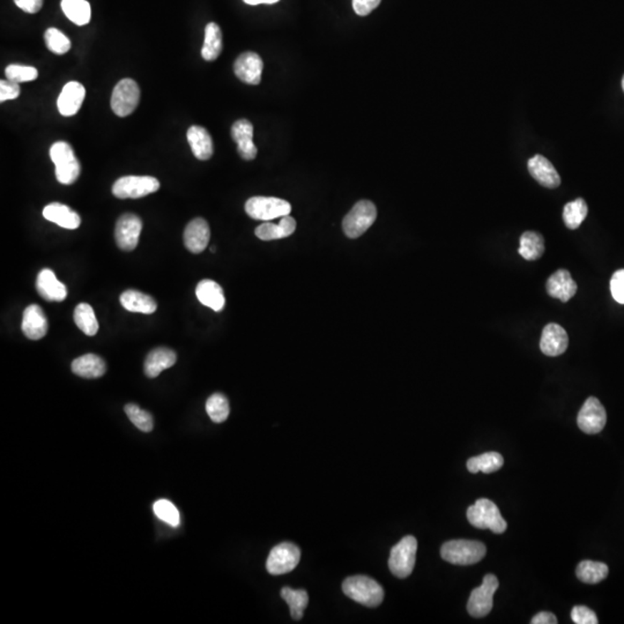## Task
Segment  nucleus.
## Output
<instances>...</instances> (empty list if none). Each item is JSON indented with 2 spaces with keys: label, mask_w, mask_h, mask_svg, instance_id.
Masks as SVG:
<instances>
[{
  "label": "nucleus",
  "mask_w": 624,
  "mask_h": 624,
  "mask_svg": "<svg viewBox=\"0 0 624 624\" xmlns=\"http://www.w3.org/2000/svg\"><path fill=\"white\" fill-rule=\"evenodd\" d=\"M264 63L256 52L246 51L237 58L233 64V72L241 81L248 85H259Z\"/></svg>",
  "instance_id": "obj_14"
},
{
  "label": "nucleus",
  "mask_w": 624,
  "mask_h": 624,
  "mask_svg": "<svg viewBox=\"0 0 624 624\" xmlns=\"http://www.w3.org/2000/svg\"><path fill=\"white\" fill-rule=\"evenodd\" d=\"M296 229V221L291 216H282L279 223L265 222L256 229V236L261 241L280 240L291 236Z\"/></svg>",
  "instance_id": "obj_27"
},
{
  "label": "nucleus",
  "mask_w": 624,
  "mask_h": 624,
  "mask_svg": "<svg viewBox=\"0 0 624 624\" xmlns=\"http://www.w3.org/2000/svg\"><path fill=\"white\" fill-rule=\"evenodd\" d=\"M44 40H46L49 50L56 55H64L67 51H70L71 46H72L70 39L56 28L46 29V34H44Z\"/></svg>",
  "instance_id": "obj_40"
},
{
  "label": "nucleus",
  "mask_w": 624,
  "mask_h": 624,
  "mask_svg": "<svg viewBox=\"0 0 624 624\" xmlns=\"http://www.w3.org/2000/svg\"><path fill=\"white\" fill-rule=\"evenodd\" d=\"M160 182L152 176H124L112 185V193L119 199H138L154 193Z\"/></svg>",
  "instance_id": "obj_7"
},
{
  "label": "nucleus",
  "mask_w": 624,
  "mask_h": 624,
  "mask_svg": "<svg viewBox=\"0 0 624 624\" xmlns=\"http://www.w3.org/2000/svg\"><path fill=\"white\" fill-rule=\"evenodd\" d=\"M14 3L19 9L31 14L39 12L43 6V0H14Z\"/></svg>",
  "instance_id": "obj_47"
},
{
  "label": "nucleus",
  "mask_w": 624,
  "mask_h": 624,
  "mask_svg": "<svg viewBox=\"0 0 624 624\" xmlns=\"http://www.w3.org/2000/svg\"><path fill=\"white\" fill-rule=\"evenodd\" d=\"M61 9L78 26H85L91 21V5L86 0H61Z\"/></svg>",
  "instance_id": "obj_34"
},
{
  "label": "nucleus",
  "mask_w": 624,
  "mask_h": 624,
  "mask_svg": "<svg viewBox=\"0 0 624 624\" xmlns=\"http://www.w3.org/2000/svg\"><path fill=\"white\" fill-rule=\"evenodd\" d=\"M609 569L603 562L594 560H582L576 569V575L579 580L586 584H598L603 582L608 576Z\"/></svg>",
  "instance_id": "obj_32"
},
{
  "label": "nucleus",
  "mask_w": 624,
  "mask_h": 624,
  "mask_svg": "<svg viewBox=\"0 0 624 624\" xmlns=\"http://www.w3.org/2000/svg\"><path fill=\"white\" fill-rule=\"evenodd\" d=\"M5 74H6L7 79L16 82V84L34 81L39 76V72L35 67L16 64L9 65L5 70Z\"/></svg>",
  "instance_id": "obj_42"
},
{
  "label": "nucleus",
  "mask_w": 624,
  "mask_h": 624,
  "mask_svg": "<svg viewBox=\"0 0 624 624\" xmlns=\"http://www.w3.org/2000/svg\"><path fill=\"white\" fill-rule=\"evenodd\" d=\"M124 411L128 414L131 422L136 426L138 429L144 431V433H149L154 428V420L151 413L144 409L140 408L136 403H128L124 407Z\"/></svg>",
  "instance_id": "obj_39"
},
{
  "label": "nucleus",
  "mask_w": 624,
  "mask_h": 624,
  "mask_svg": "<svg viewBox=\"0 0 624 624\" xmlns=\"http://www.w3.org/2000/svg\"><path fill=\"white\" fill-rule=\"evenodd\" d=\"M36 289L40 296L48 302H61L67 296V289L64 283L58 281L54 271L49 268H44L39 273Z\"/></svg>",
  "instance_id": "obj_22"
},
{
  "label": "nucleus",
  "mask_w": 624,
  "mask_h": 624,
  "mask_svg": "<svg viewBox=\"0 0 624 624\" xmlns=\"http://www.w3.org/2000/svg\"><path fill=\"white\" fill-rule=\"evenodd\" d=\"M610 291L618 303L624 304V270L614 273L610 280Z\"/></svg>",
  "instance_id": "obj_44"
},
{
  "label": "nucleus",
  "mask_w": 624,
  "mask_h": 624,
  "mask_svg": "<svg viewBox=\"0 0 624 624\" xmlns=\"http://www.w3.org/2000/svg\"><path fill=\"white\" fill-rule=\"evenodd\" d=\"M72 371L82 378H100L106 373V362L97 355L86 354L73 361Z\"/></svg>",
  "instance_id": "obj_28"
},
{
  "label": "nucleus",
  "mask_w": 624,
  "mask_h": 624,
  "mask_svg": "<svg viewBox=\"0 0 624 624\" xmlns=\"http://www.w3.org/2000/svg\"><path fill=\"white\" fill-rule=\"evenodd\" d=\"M188 141L191 147L192 153L198 160L206 161L212 158L213 152V140L208 131L199 125H193L188 129Z\"/></svg>",
  "instance_id": "obj_25"
},
{
  "label": "nucleus",
  "mask_w": 624,
  "mask_h": 624,
  "mask_svg": "<svg viewBox=\"0 0 624 624\" xmlns=\"http://www.w3.org/2000/svg\"><path fill=\"white\" fill-rule=\"evenodd\" d=\"M231 136L237 144V152L241 158L251 161L257 156V147L253 144V125L248 119H241L233 123Z\"/></svg>",
  "instance_id": "obj_16"
},
{
  "label": "nucleus",
  "mask_w": 624,
  "mask_h": 624,
  "mask_svg": "<svg viewBox=\"0 0 624 624\" xmlns=\"http://www.w3.org/2000/svg\"><path fill=\"white\" fill-rule=\"evenodd\" d=\"M143 221L136 214L126 213L116 223L115 238L117 246L123 251H132L139 243Z\"/></svg>",
  "instance_id": "obj_13"
},
{
  "label": "nucleus",
  "mask_w": 624,
  "mask_h": 624,
  "mask_svg": "<svg viewBox=\"0 0 624 624\" xmlns=\"http://www.w3.org/2000/svg\"><path fill=\"white\" fill-rule=\"evenodd\" d=\"M485 545L474 540H451L444 543L441 549L443 560L456 565L478 563L485 558Z\"/></svg>",
  "instance_id": "obj_2"
},
{
  "label": "nucleus",
  "mask_w": 624,
  "mask_h": 624,
  "mask_svg": "<svg viewBox=\"0 0 624 624\" xmlns=\"http://www.w3.org/2000/svg\"><path fill=\"white\" fill-rule=\"evenodd\" d=\"M343 591L352 600L367 607H377L384 599V588L368 576L348 577L343 583Z\"/></svg>",
  "instance_id": "obj_1"
},
{
  "label": "nucleus",
  "mask_w": 624,
  "mask_h": 624,
  "mask_svg": "<svg viewBox=\"0 0 624 624\" xmlns=\"http://www.w3.org/2000/svg\"><path fill=\"white\" fill-rule=\"evenodd\" d=\"M377 208L369 201H361L355 203L352 211L345 216L343 221V231L349 238H358L376 221Z\"/></svg>",
  "instance_id": "obj_6"
},
{
  "label": "nucleus",
  "mask_w": 624,
  "mask_h": 624,
  "mask_svg": "<svg viewBox=\"0 0 624 624\" xmlns=\"http://www.w3.org/2000/svg\"><path fill=\"white\" fill-rule=\"evenodd\" d=\"M43 216L48 221L58 224L65 229H76L81 224V218L78 213L64 203H52L43 209Z\"/></svg>",
  "instance_id": "obj_23"
},
{
  "label": "nucleus",
  "mask_w": 624,
  "mask_h": 624,
  "mask_svg": "<svg viewBox=\"0 0 624 624\" xmlns=\"http://www.w3.org/2000/svg\"><path fill=\"white\" fill-rule=\"evenodd\" d=\"M382 0H353V9L358 16H367L379 6Z\"/></svg>",
  "instance_id": "obj_46"
},
{
  "label": "nucleus",
  "mask_w": 624,
  "mask_h": 624,
  "mask_svg": "<svg viewBox=\"0 0 624 624\" xmlns=\"http://www.w3.org/2000/svg\"><path fill=\"white\" fill-rule=\"evenodd\" d=\"M211 251H212L213 253H214V252H216V246H212V248H211Z\"/></svg>",
  "instance_id": "obj_50"
},
{
  "label": "nucleus",
  "mask_w": 624,
  "mask_h": 624,
  "mask_svg": "<svg viewBox=\"0 0 624 624\" xmlns=\"http://www.w3.org/2000/svg\"><path fill=\"white\" fill-rule=\"evenodd\" d=\"M288 201L274 197H252L246 201V212L255 220L270 221L291 214Z\"/></svg>",
  "instance_id": "obj_8"
},
{
  "label": "nucleus",
  "mask_w": 624,
  "mask_h": 624,
  "mask_svg": "<svg viewBox=\"0 0 624 624\" xmlns=\"http://www.w3.org/2000/svg\"><path fill=\"white\" fill-rule=\"evenodd\" d=\"M211 231L206 220L193 218L188 222L184 231V244L192 253H201L208 246Z\"/></svg>",
  "instance_id": "obj_20"
},
{
  "label": "nucleus",
  "mask_w": 624,
  "mask_h": 624,
  "mask_svg": "<svg viewBox=\"0 0 624 624\" xmlns=\"http://www.w3.org/2000/svg\"><path fill=\"white\" fill-rule=\"evenodd\" d=\"M549 296L567 303L577 293V283L567 270H558L549 276L545 283Z\"/></svg>",
  "instance_id": "obj_19"
},
{
  "label": "nucleus",
  "mask_w": 624,
  "mask_h": 624,
  "mask_svg": "<svg viewBox=\"0 0 624 624\" xmlns=\"http://www.w3.org/2000/svg\"><path fill=\"white\" fill-rule=\"evenodd\" d=\"M500 586L498 579L494 575H485L481 586L474 588L467 603V610L473 618H485L493 609V598Z\"/></svg>",
  "instance_id": "obj_9"
},
{
  "label": "nucleus",
  "mask_w": 624,
  "mask_h": 624,
  "mask_svg": "<svg viewBox=\"0 0 624 624\" xmlns=\"http://www.w3.org/2000/svg\"><path fill=\"white\" fill-rule=\"evenodd\" d=\"M21 328L28 339L40 340L46 336L49 328L48 319L40 306L31 304L26 308Z\"/></svg>",
  "instance_id": "obj_17"
},
{
  "label": "nucleus",
  "mask_w": 624,
  "mask_h": 624,
  "mask_svg": "<svg viewBox=\"0 0 624 624\" xmlns=\"http://www.w3.org/2000/svg\"><path fill=\"white\" fill-rule=\"evenodd\" d=\"M301 560V550L296 545L291 543H280L271 550L267 558V571L271 575H285L291 573Z\"/></svg>",
  "instance_id": "obj_11"
},
{
  "label": "nucleus",
  "mask_w": 624,
  "mask_h": 624,
  "mask_svg": "<svg viewBox=\"0 0 624 624\" xmlns=\"http://www.w3.org/2000/svg\"><path fill=\"white\" fill-rule=\"evenodd\" d=\"M622 89H623V91H624V76H623V79H622Z\"/></svg>",
  "instance_id": "obj_51"
},
{
  "label": "nucleus",
  "mask_w": 624,
  "mask_h": 624,
  "mask_svg": "<svg viewBox=\"0 0 624 624\" xmlns=\"http://www.w3.org/2000/svg\"><path fill=\"white\" fill-rule=\"evenodd\" d=\"M222 51V31L216 22H209L205 28V41L201 56L207 61H216Z\"/></svg>",
  "instance_id": "obj_31"
},
{
  "label": "nucleus",
  "mask_w": 624,
  "mask_h": 624,
  "mask_svg": "<svg viewBox=\"0 0 624 624\" xmlns=\"http://www.w3.org/2000/svg\"><path fill=\"white\" fill-rule=\"evenodd\" d=\"M20 86L16 82L11 80H1L0 81V101L5 102L9 100H16L20 95Z\"/></svg>",
  "instance_id": "obj_45"
},
{
  "label": "nucleus",
  "mask_w": 624,
  "mask_h": 624,
  "mask_svg": "<svg viewBox=\"0 0 624 624\" xmlns=\"http://www.w3.org/2000/svg\"><path fill=\"white\" fill-rule=\"evenodd\" d=\"M571 618L576 624H597L599 622L595 613L585 606L573 607Z\"/></svg>",
  "instance_id": "obj_43"
},
{
  "label": "nucleus",
  "mask_w": 624,
  "mask_h": 624,
  "mask_svg": "<svg viewBox=\"0 0 624 624\" xmlns=\"http://www.w3.org/2000/svg\"><path fill=\"white\" fill-rule=\"evenodd\" d=\"M569 346L567 331L556 323L545 326L540 340V349L547 356H560L565 353Z\"/></svg>",
  "instance_id": "obj_15"
},
{
  "label": "nucleus",
  "mask_w": 624,
  "mask_h": 624,
  "mask_svg": "<svg viewBox=\"0 0 624 624\" xmlns=\"http://www.w3.org/2000/svg\"><path fill=\"white\" fill-rule=\"evenodd\" d=\"M206 412L209 418L216 423H222L229 416V403L223 394L214 393L207 399Z\"/></svg>",
  "instance_id": "obj_38"
},
{
  "label": "nucleus",
  "mask_w": 624,
  "mask_h": 624,
  "mask_svg": "<svg viewBox=\"0 0 624 624\" xmlns=\"http://www.w3.org/2000/svg\"><path fill=\"white\" fill-rule=\"evenodd\" d=\"M196 295L201 304L216 312L221 311L226 304L223 289L213 280L206 279L199 282L196 289Z\"/></svg>",
  "instance_id": "obj_26"
},
{
  "label": "nucleus",
  "mask_w": 624,
  "mask_h": 624,
  "mask_svg": "<svg viewBox=\"0 0 624 624\" xmlns=\"http://www.w3.org/2000/svg\"><path fill=\"white\" fill-rule=\"evenodd\" d=\"M124 309L131 312L152 315L158 309V304L153 297L138 291H126L119 297Z\"/></svg>",
  "instance_id": "obj_29"
},
{
  "label": "nucleus",
  "mask_w": 624,
  "mask_h": 624,
  "mask_svg": "<svg viewBox=\"0 0 624 624\" xmlns=\"http://www.w3.org/2000/svg\"><path fill=\"white\" fill-rule=\"evenodd\" d=\"M545 238L536 231H526L520 237L518 252L526 261H538L545 253Z\"/></svg>",
  "instance_id": "obj_30"
},
{
  "label": "nucleus",
  "mask_w": 624,
  "mask_h": 624,
  "mask_svg": "<svg viewBox=\"0 0 624 624\" xmlns=\"http://www.w3.org/2000/svg\"><path fill=\"white\" fill-rule=\"evenodd\" d=\"M607 422L606 409L597 398L590 397L579 411L577 423L583 433L588 435L599 433Z\"/></svg>",
  "instance_id": "obj_12"
},
{
  "label": "nucleus",
  "mask_w": 624,
  "mask_h": 624,
  "mask_svg": "<svg viewBox=\"0 0 624 624\" xmlns=\"http://www.w3.org/2000/svg\"><path fill=\"white\" fill-rule=\"evenodd\" d=\"M418 541L412 535H407L394 545L390 553L388 568L398 578H406L416 567Z\"/></svg>",
  "instance_id": "obj_5"
},
{
  "label": "nucleus",
  "mask_w": 624,
  "mask_h": 624,
  "mask_svg": "<svg viewBox=\"0 0 624 624\" xmlns=\"http://www.w3.org/2000/svg\"><path fill=\"white\" fill-rule=\"evenodd\" d=\"M74 321L76 326L86 334L93 336L99 331V321L95 316L94 310L89 303H80L74 310Z\"/></svg>",
  "instance_id": "obj_36"
},
{
  "label": "nucleus",
  "mask_w": 624,
  "mask_h": 624,
  "mask_svg": "<svg viewBox=\"0 0 624 624\" xmlns=\"http://www.w3.org/2000/svg\"><path fill=\"white\" fill-rule=\"evenodd\" d=\"M467 519L474 528H488L496 534L504 533L508 528L500 509L494 502L487 498H480L467 509Z\"/></svg>",
  "instance_id": "obj_4"
},
{
  "label": "nucleus",
  "mask_w": 624,
  "mask_h": 624,
  "mask_svg": "<svg viewBox=\"0 0 624 624\" xmlns=\"http://www.w3.org/2000/svg\"><path fill=\"white\" fill-rule=\"evenodd\" d=\"M588 203L584 199L578 198L576 201H570L563 208V221L569 229L575 231L584 222L588 216Z\"/></svg>",
  "instance_id": "obj_37"
},
{
  "label": "nucleus",
  "mask_w": 624,
  "mask_h": 624,
  "mask_svg": "<svg viewBox=\"0 0 624 624\" xmlns=\"http://www.w3.org/2000/svg\"><path fill=\"white\" fill-rule=\"evenodd\" d=\"M154 513L158 519L167 523L173 528H177L181 524L178 510L171 502L167 500H158L153 506Z\"/></svg>",
  "instance_id": "obj_41"
},
{
  "label": "nucleus",
  "mask_w": 624,
  "mask_h": 624,
  "mask_svg": "<svg viewBox=\"0 0 624 624\" xmlns=\"http://www.w3.org/2000/svg\"><path fill=\"white\" fill-rule=\"evenodd\" d=\"M140 89L134 80H121L112 91L111 109L119 117L131 115L139 104Z\"/></svg>",
  "instance_id": "obj_10"
},
{
  "label": "nucleus",
  "mask_w": 624,
  "mask_h": 624,
  "mask_svg": "<svg viewBox=\"0 0 624 624\" xmlns=\"http://www.w3.org/2000/svg\"><path fill=\"white\" fill-rule=\"evenodd\" d=\"M176 353L171 349L164 347L153 349L152 352L147 355L144 366L146 376L149 378L158 377L163 370L173 367V364L176 363Z\"/></svg>",
  "instance_id": "obj_24"
},
{
  "label": "nucleus",
  "mask_w": 624,
  "mask_h": 624,
  "mask_svg": "<svg viewBox=\"0 0 624 624\" xmlns=\"http://www.w3.org/2000/svg\"><path fill=\"white\" fill-rule=\"evenodd\" d=\"M532 624H556L558 623V618L556 616L553 614V613L549 612H541L539 614H536L533 618H532V621H530Z\"/></svg>",
  "instance_id": "obj_48"
},
{
  "label": "nucleus",
  "mask_w": 624,
  "mask_h": 624,
  "mask_svg": "<svg viewBox=\"0 0 624 624\" xmlns=\"http://www.w3.org/2000/svg\"><path fill=\"white\" fill-rule=\"evenodd\" d=\"M528 171L536 182L545 188H555L560 186V177L552 162L543 155H535L528 160Z\"/></svg>",
  "instance_id": "obj_18"
},
{
  "label": "nucleus",
  "mask_w": 624,
  "mask_h": 624,
  "mask_svg": "<svg viewBox=\"0 0 624 624\" xmlns=\"http://www.w3.org/2000/svg\"><path fill=\"white\" fill-rule=\"evenodd\" d=\"M504 464V459L500 453L497 452H485L483 455L473 457L467 461V468L470 473L483 472L485 474L488 473L496 472L500 470Z\"/></svg>",
  "instance_id": "obj_33"
},
{
  "label": "nucleus",
  "mask_w": 624,
  "mask_h": 624,
  "mask_svg": "<svg viewBox=\"0 0 624 624\" xmlns=\"http://www.w3.org/2000/svg\"><path fill=\"white\" fill-rule=\"evenodd\" d=\"M86 89L80 82L71 81L64 86L61 95L58 97V111L65 117L76 115L81 108L85 100Z\"/></svg>",
  "instance_id": "obj_21"
},
{
  "label": "nucleus",
  "mask_w": 624,
  "mask_h": 624,
  "mask_svg": "<svg viewBox=\"0 0 624 624\" xmlns=\"http://www.w3.org/2000/svg\"><path fill=\"white\" fill-rule=\"evenodd\" d=\"M50 158L55 163L58 182L71 185L79 178L81 166L70 144L65 141L54 144L50 149Z\"/></svg>",
  "instance_id": "obj_3"
},
{
  "label": "nucleus",
  "mask_w": 624,
  "mask_h": 624,
  "mask_svg": "<svg viewBox=\"0 0 624 624\" xmlns=\"http://www.w3.org/2000/svg\"><path fill=\"white\" fill-rule=\"evenodd\" d=\"M281 597L288 603L291 618L298 621L303 618L304 609L309 603V595L306 590H293L291 588H283L281 590Z\"/></svg>",
  "instance_id": "obj_35"
},
{
  "label": "nucleus",
  "mask_w": 624,
  "mask_h": 624,
  "mask_svg": "<svg viewBox=\"0 0 624 624\" xmlns=\"http://www.w3.org/2000/svg\"><path fill=\"white\" fill-rule=\"evenodd\" d=\"M244 3L248 4V5H251V6H255V5H261V4H276L279 1V0H243Z\"/></svg>",
  "instance_id": "obj_49"
}]
</instances>
